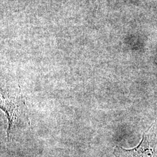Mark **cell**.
Listing matches in <instances>:
<instances>
[{"instance_id":"6da1fadb","label":"cell","mask_w":157,"mask_h":157,"mask_svg":"<svg viewBox=\"0 0 157 157\" xmlns=\"http://www.w3.org/2000/svg\"><path fill=\"white\" fill-rule=\"evenodd\" d=\"M1 109L5 112L8 119L7 136L9 139L10 134L15 129L20 128L27 122L26 105L19 88H1Z\"/></svg>"},{"instance_id":"7a4b0ae2","label":"cell","mask_w":157,"mask_h":157,"mask_svg":"<svg viewBox=\"0 0 157 157\" xmlns=\"http://www.w3.org/2000/svg\"><path fill=\"white\" fill-rule=\"evenodd\" d=\"M114 154L117 157H154L152 146L147 137H143L139 146L132 150H126L117 146Z\"/></svg>"}]
</instances>
